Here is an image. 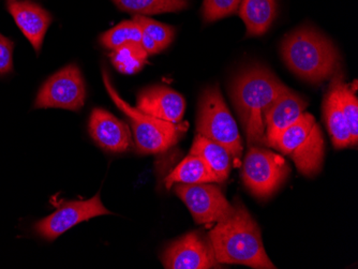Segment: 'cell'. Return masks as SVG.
I'll list each match as a JSON object with an SVG mask.
<instances>
[{"label":"cell","mask_w":358,"mask_h":269,"mask_svg":"<svg viewBox=\"0 0 358 269\" xmlns=\"http://www.w3.org/2000/svg\"><path fill=\"white\" fill-rule=\"evenodd\" d=\"M208 240L220 264L277 268L266 254L259 226L238 201L235 203L234 210L217 222L209 233Z\"/></svg>","instance_id":"cell-1"},{"label":"cell","mask_w":358,"mask_h":269,"mask_svg":"<svg viewBox=\"0 0 358 269\" xmlns=\"http://www.w3.org/2000/svg\"><path fill=\"white\" fill-rule=\"evenodd\" d=\"M287 86L266 68H249L233 82L231 98L250 146H267L264 114Z\"/></svg>","instance_id":"cell-2"},{"label":"cell","mask_w":358,"mask_h":269,"mask_svg":"<svg viewBox=\"0 0 358 269\" xmlns=\"http://www.w3.org/2000/svg\"><path fill=\"white\" fill-rule=\"evenodd\" d=\"M281 53L292 71L313 84L322 83L340 68L334 44L313 28H301L287 36Z\"/></svg>","instance_id":"cell-3"},{"label":"cell","mask_w":358,"mask_h":269,"mask_svg":"<svg viewBox=\"0 0 358 269\" xmlns=\"http://www.w3.org/2000/svg\"><path fill=\"white\" fill-rule=\"evenodd\" d=\"M103 83L110 99L131 122L136 150L140 154H160L176 145L186 131V124L164 122L129 106L116 92L106 70H103Z\"/></svg>","instance_id":"cell-4"},{"label":"cell","mask_w":358,"mask_h":269,"mask_svg":"<svg viewBox=\"0 0 358 269\" xmlns=\"http://www.w3.org/2000/svg\"><path fill=\"white\" fill-rule=\"evenodd\" d=\"M275 150L289 156L303 175H317L323 166L325 144L321 128L311 114L303 113L275 142Z\"/></svg>","instance_id":"cell-5"},{"label":"cell","mask_w":358,"mask_h":269,"mask_svg":"<svg viewBox=\"0 0 358 269\" xmlns=\"http://www.w3.org/2000/svg\"><path fill=\"white\" fill-rule=\"evenodd\" d=\"M198 133L227 148L237 162L243 156L238 126L227 108L218 86L203 92L199 106Z\"/></svg>","instance_id":"cell-6"},{"label":"cell","mask_w":358,"mask_h":269,"mask_svg":"<svg viewBox=\"0 0 358 269\" xmlns=\"http://www.w3.org/2000/svg\"><path fill=\"white\" fill-rule=\"evenodd\" d=\"M289 166L285 158L262 146H250L243 160L241 178L257 198H268L285 182Z\"/></svg>","instance_id":"cell-7"},{"label":"cell","mask_w":358,"mask_h":269,"mask_svg":"<svg viewBox=\"0 0 358 269\" xmlns=\"http://www.w3.org/2000/svg\"><path fill=\"white\" fill-rule=\"evenodd\" d=\"M86 99L84 78L76 64L56 72L42 85L35 101V108H64L78 112Z\"/></svg>","instance_id":"cell-8"},{"label":"cell","mask_w":358,"mask_h":269,"mask_svg":"<svg viewBox=\"0 0 358 269\" xmlns=\"http://www.w3.org/2000/svg\"><path fill=\"white\" fill-rule=\"evenodd\" d=\"M175 192L182 198L198 224H217L234 210L220 189L214 184H177Z\"/></svg>","instance_id":"cell-9"},{"label":"cell","mask_w":358,"mask_h":269,"mask_svg":"<svg viewBox=\"0 0 358 269\" xmlns=\"http://www.w3.org/2000/svg\"><path fill=\"white\" fill-rule=\"evenodd\" d=\"M104 215L110 212L102 204L100 194H96L90 200L64 203L55 212L38 221L34 228L44 240L53 242L76 224Z\"/></svg>","instance_id":"cell-10"},{"label":"cell","mask_w":358,"mask_h":269,"mask_svg":"<svg viewBox=\"0 0 358 269\" xmlns=\"http://www.w3.org/2000/svg\"><path fill=\"white\" fill-rule=\"evenodd\" d=\"M162 263L170 269L220 268L210 242L198 232H191L171 244L164 251Z\"/></svg>","instance_id":"cell-11"},{"label":"cell","mask_w":358,"mask_h":269,"mask_svg":"<svg viewBox=\"0 0 358 269\" xmlns=\"http://www.w3.org/2000/svg\"><path fill=\"white\" fill-rule=\"evenodd\" d=\"M307 106V100L289 88L279 94L264 114L267 147L275 148L279 136L305 113Z\"/></svg>","instance_id":"cell-12"},{"label":"cell","mask_w":358,"mask_h":269,"mask_svg":"<svg viewBox=\"0 0 358 269\" xmlns=\"http://www.w3.org/2000/svg\"><path fill=\"white\" fill-rule=\"evenodd\" d=\"M136 108L146 115L179 124L184 117L186 102L182 94L175 90L164 86H154L138 94Z\"/></svg>","instance_id":"cell-13"},{"label":"cell","mask_w":358,"mask_h":269,"mask_svg":"<svg viewBox=\"0 0 358 269\" xmlns=\"http://www.w3.org/2000/svg\"><path fill=\"white\" fill-rule=\"evenodd\" d=\"M88 128L92 140L106 152H124L131 146L129 126L103 108L92 110Z\"/></svg>","instance_id":"cell-14"},{"label":"cell","mask_w":358,"mask_h":269,"mask_svg":"<svg viewBox=\"0 0 358 269\" xmlns=\"http://www.w3.org/2000/svg\"><path fill=\"white\" fill-rule=\"evenodd\" d=\"M7 9L32 48L40 53L52 15L37 3L27 0H8Z\"/></svg>","instance_id":"cell-15"},{"label":"cell","mask_w":358,"mask_h":269,"mask_svg":"<svg viewBox=\"0 0 358 269\" xmlns=\"http://www.w3.org/2000/svg\"><path fill=\"white\" fill-rule=\"evenodd\" d=\"M343 81V73L339 68L334 73L333 80L329 85V92L325 94L323 103V113L327 129L331 134L334 146L338 150L352 146L351 134L339 99L340 84Z\"/></svg>","instance_id":"cell-16"},{"label":"cell","mask_w":358,"mask_h":269,"mask_svg":"<svg viewBox=\"0 0 358 269\" xmlns=\"http://www.w3.org/2000/svg\"><path fill=\"white\" fill-rule=\"evenodd\" d=\"M277 14L275 0H241L239 15L246 24L248 36H262L271 27Z\"/></svg>","instance_id":"cell-17"},{"label":"cell","mask_w":358,"mask_h":269,"mask_svg":"<svg viewBox=\"0 0 358 269\" xmlns=\"http://www.w3.org/2000/svg\"><path fill=\"white\" fill-rule=\"evenodd\" d=\"M190 154L199 156L210 168L218 182H224L231 170V154L227 148L205 136H195Z\"/></svg>","instance_id":"cell-18"},{"label":"cell","mask_w":358,"mask_h":269,"mask_svg":"<svg viewBox=\"0 0 358 269\" xmlns=\"http://www.w3.org/2000/svg\"><path fill=\"white\" fill-rule=\"evenodd\" d=\"M218 182L216 175L201 157L189 154L166 178V188L174 184H195Z\"/></svg>","instance_id":"cell-19"},{"label":"cell","mask_w":358,"mask_h":269,"mask_svg":"<svg viewBox=\"0 0 358 269\" xmlns=\"http://www.w3.org/2000/svg\"><path fill=\"white\" fill-rule=\"evenodd\" d=\"M122 11L131 12L138 15L169 13L186 9L189 0H112Z\"/></svg>","instance_id":"cell-20"},{"label":"cell","mask_w":358,"mask_h":269,"mask_svg":"<svg viewBox=\"0 0 358 269\" xmlns=\"http://www.w3.org/2000/svg\"><path fill=\"white\" fill-rule=\"evenodd\" d=\"M146 53L141 43H127L113 50L110 54L113 65L124 74H134L143 69L148 61Z\"/></svg>","instance_id":"cell-21"},{"label":"cell","mask_w":358,"mask_h":269,"mask_svg":"<svg viewBox=\"0 0 358 269\" xmlns=\"http://www.w3.org/2000/svg\"><path fill=\"white\" fill-rule=\"evenodd\" d=\"M142 36V28L134 20H132V21L122 22L112 29L102 34L100 42L102 45L113 51L124 44L131 43V42L141 43Z\"/></svg>","instance_id":"cell-22"},{"label":"cell","mask_w":358,"mask_h":269,"mask_svg":"<svg viewBox=\"0 0 358 269\" xmlns=\"http://www.w3.org/2000/svg\"><path fill=\"white\" fill-rule=\"evenodd\" d=\"M339 99L343 115L349 126L352 138V146L357 145L358 140V101L355 94V88L341 82L339 88Z\"/></svg>","instance_id":"cell-23"},{"label":"cell","mask_w":358,"mask_h":269,"mask_svg":"<svg viewBox=\"0 0 358 269\" xmlns=\"http://www.w3.org/2000/svg\"><path fill=\"white\" fill-rule=\"evenodd\" d=\"M134 20L142 28L143 34L152 38L156 42L157 45L160 48L161 51L166 50L174 40L175 29L171 26L159 23V22L143 17V15H136Z\"/></svg>","instance_id":"cell-24"},{"label":"cell","mask_w":358,"mask_h":269,"mask_svg":"<svg viewBox=\"0 0 358 269\" xmlns=\"http://www.w3.org/2000/svg\"><path fill=\"white\" fill-rule=\"evenodd\" d=\"M241 0H204L203 17L205 22L218 21L234 14L239 9Z\"/></svg>","instance_id":"cell-25"},{"label":"cell","mask_w":358,"mask_h":269,"mask_svg":"<svg viewBox=\"0 0 358 269\" xmlns=\"http://www.w3.org/2000/svg\"><path fill=\"white\" fill-rule=\"evenodd\" d=\"M13 42L0 34V75H5L13 70Z\"/></svg>","instance_id":"cell-26"}]
</instances>
